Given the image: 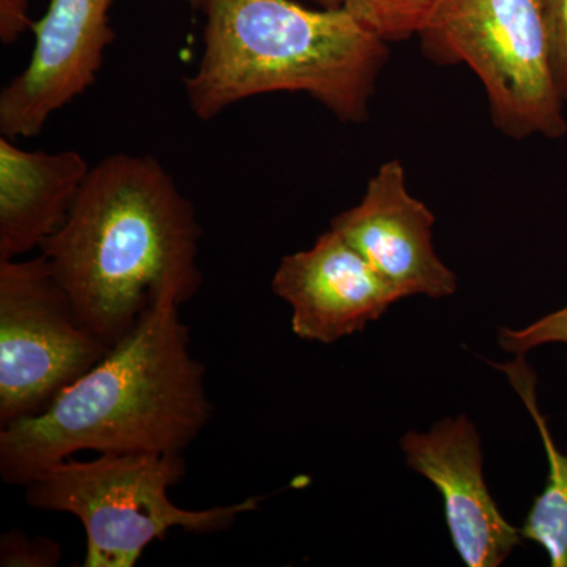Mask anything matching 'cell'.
<instances>
[{"label":"cell","instance_id":"12","mask_svg":"<svg viewBox=\"0 0 567 567\" xmlns=\"http://www.w3.org/2000/svg\"><path fill=\"white\" fill-rule=\"evenodd\" d=\"M494 365L507 377L511 385L520 395L535 421L547 454V484L529 507L520 535L524 539L539 544L547 551L551 567H567V451L563 453L559 450L546 417L540 413L536 398V374L525 357H516L509 363Z\"/></svg>","mask_w":567,"mask_h":567},{"label":"cell","instance_id":"15","mask_svg":"<svg viewBox=\"0 0 567 567\" xmlns=\"http://www.w3.org/2000/svg\"><path fill=\"white\" fill-rule=\"evenodd\" d=\"M547 344L567 346V306L522 330L499 328L498 331V346L516 357H525L537 347Z\"/></svg>","mask_w":567,"mask_h":567},{"label":"cell","instance_id":"17","mask_svg":"<svg viewBox=\"0 0 567 567\" xmlns=\"http://www.w3.org/2000/svg\"><path fill=\"white\" fill-rule=\"evenodd\" d=\"M28 0H0V40L3 44L14 43L25 32L32 31Z\"/></svg>","mask_w":567,"mask_h":567},{"label":"cell","instance_id":"4","mask_svg":"<svg viewBox=\"0 0 567 567\" xmlns=\"http://www.w3.org/2000/svg\"><path fill=\"white\" fill-rule=\"evenodd\" d=\"M186 475L183 454H99L63 458L25 484L33 509L71 514L87 537L84 567H134L145 548L171 529L212 535L259 507V496L234 505L185 509L169 491Z\"/></svg>","mask_w":567,"mask_h":567},{"label":"cell","instance_id":"1","mask_svg":"<svg viewBox=\"0 0 567 567\" xmlns=\"http://www.w3.org/2000/svg\"><path fill=\"white\" fill-rule=\"evenodd\" d=\"M200 238L196 207L159 159L114 153L91 167L39 251L81 322L112 349L156 305L196 297Z\"/></svg>","mask_w":567,"mask_h":567},{"label":"cell","instance_id":"7","mask_svg":"<svg viewBox=\"0 0 567 567\" xmlns=\"http://www.w3.org/2000/svg\"><path fill=\"white\" fill-rule=\"evenodd\" d=\"M204 9L205 0H186ZM112 0H51L33 22L31 61L0 93L2 136L33 137L51 115L76 100L95 82L104 52L115 39Z\"/></svg>","mask_w":567,"mask_h":567},{"label":"cell","instance_id":"13","mask_svg":"<svg viewBox=\"0 0 567 567\" xmlns=\"http://www.w3.org/2000/svg\"><path fill=\"white\" fill-rule=\"evenodd\" d=\"M349 11L369 31L385 40H409L417 37L431 17L439 0H341Z\"/></svg>","mask_w":567,"mask_h":567},{"label":"cell","instance_id":"6","mask_svg":"<svg viewBox=\"0 0 567 567\" xmlns=\"http://www.w3.org/2000/svg\"><path fill=\"white\" fill-rule=\"evenodd\" d=\"M110 350L41 254L0 260V427L43 413Z\"/></svg>","mask_w":567,"mask_h":567},{"label":"cell","instance_id":"2","mask_svg":"<svg viewBox=\"0 0 567 567\" xmlns=\"http://www.w3.org/2000/svg\"><path fill=\"white\" fill-rule=\"evenodd\" d=\"M181 303L164 300L40 415L0 427V477L24 487L48 466L96 454H183L213 404Z\"/></svg>","mask_w":567,"mask_h":567},{"label":"cell","instance_id":"10","mask_svg":"<svg viewBox=\"0 0 567 567\" xmlns=\"http://www.w3.org/2000/svg\"><path fill=\"white\" fill-rule=\"evenodd\" d=\"M271 290L292 308L293 334L320 344L360 333L402 300L331 227L311 248L282 257Z\"/></svg>","mask_w":567,"mask_h":567},{"label":"cell","instance_id":"9","mask_svg":"<svg viewBox=\"0 0 567 567\" xmlns=\"http://www.w3.org/2000/svg\"><path fill=\"white\" fill-rule=\"evenodd\" d=\"M405 462L442 494L451 540L468 567H498L524 539L488 492L483 450L466 415L439 421L401 439Z\"/></svg>","mask_w":567,"mask_h":567},{"label":"cell","instance_id":"14","mask_svg":"<svg viewBox=\"0 0 567 567\" xmlns=\"http://www.w3.org/2000/svg\"><path fill=\"white\" fill-rule=\"evenodd\" d=\"M61 544L44 536L11 529L0 537V566L55 567L61 563Z\"/></svg>","mask_w":567,"mask_h":567},{"label":"cell","instance_id":"3","mask_svg":"<svg viewBox=\"0 0 567 567\" xmlns=\"http://www.w3.org/2000/svg\"><path fill=\"white\" fill-rule=\"evenodd\" d=\"M204 50L185 78L199 121L267 93H306L347 123L368 121L388 43L346 9L295 0H205Z\"/></svg>","mask_w":567,"mask_h":567},{"label":"cell","instance_id":"5","mask_svg":"<svg viewBox=\"0 0 567 567\" xmlns=\"http://www.w3.org/2000/svg\"><path fill=\"white\" fill-rule=\"evenodd\" d=\"M417 39L432 62L464 63L480 78L499 133L516 141L566 136L546 0H439Z\"/></svg>","mask_w":567,"mask_h":567},{"label":"cell","instance_id":"19","mask_svg":"<svg viewBox=\"0 0 567 567\" xmlns=\"http://www.w3.org/2000/svg\"><path fill=\"white\" fill-rule=\"evenodd\" d=\"M566 364H567V361H566Z\"/></svg>","mask_w":567,"mask_h":567},{"label":"cell","instance_id":"11","mask_svg":"<svg viewBox=\"0 0 567 567\" xmlns=\"http://www.w3.org/2000/svg\"><path fill=\"white\" fill-rule=\"evenodd\" d=\"M91 173L76 151H25L0 140V260L40 249L69 215Z\"/></svg>","mask_w":567,"mask_h":567},{"label":"cell","instance_id":"18","mask_svg":"<svg viewBox=\"0 0 567 567\" xmlns=\"http://www.w3.org/2000/svg\"><path fill=\"white\" fill-rule=\"evenodd\" d=\"M316 2L327 7V9H339V7H342L341 0H316Z\"/></svg>","mask_w":567,"mask_h":567},{"label":"cell","instance_id":"16","mask_svg":"<svg viewBox=\"0 0 567 567\" xmlns=\"http://www.w3.org/2000/svg\"><path fill=\"white\" fill-rule=\"evenodd\" d=\"M546 11L555 78L567 103V0H546Z\"/></svg>","mask_w":567,"mask_h":567},{"label":"cell","instance_id":"8","mask_svg":"<svg viewBox=\"0 0 567 567\" xmlns=\"http://www.w3.org/2000/svg\"><path fill=\"white\" fill-rule=\"evenodd\" d=\"M434 224L431 208L406 188L404 164L390 159L372 175L360 203L331 219V229L341 234L402 300H440L456 293L457 276L435 252Z\"/></svg>","mask_w":567,"mask_h":567}]
</instances>
